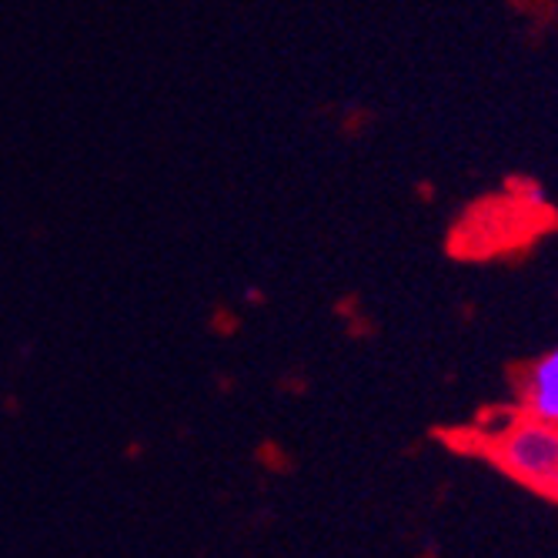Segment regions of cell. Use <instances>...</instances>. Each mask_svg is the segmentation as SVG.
I'll list each match as a JSON object with an SVG mask.
<instances>
[{
    "label": "cell",
    "mask_w": 558,
    "mask_h": 558,
    "mask_svg": "<svg viewBox=\"0 0 558 558\" xmlns=\"http://www.w3.org/2000/svg\"><path fill=\"white\" fill-rule=\"evenodd\" d=\"M501 462L535 488L558 495V425L532 422L501 441Z\"/></svg>",
    "instance_id": "1"
},
{
    "label": "cell",
    "mask_w": 558,
    "mask_h": 558,
    "mask_svg": "<svg viewBox=\"0 0 558 558\" xmlns=\"http://www.w3.org/2000/svg\"><path fill=\"white\" fill-rule=\"evenodd\" d=\"M522 398H525V412L535 422L558 425V348L542 354V359L529 368Z\"/></svg>",
    "instance_id": "2"
},
{
    "label": "cell",
    "mask_w": 558,
    "mask_h": 558,
    "mask_svg": "<svg viewBox=\"0 0 558 558\" xmlns=\"http://www.w3.org/2000/svg\"><path fill=\"white\" fill-rule=\"evenodd\" d=\"M529 201H532V205H545V191L542 187H529Z\"/></svg>",
    "instance_id": "3"
}]
</instances>
